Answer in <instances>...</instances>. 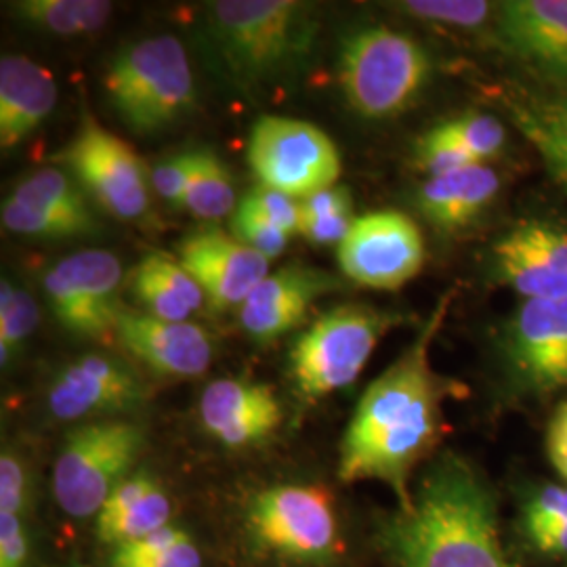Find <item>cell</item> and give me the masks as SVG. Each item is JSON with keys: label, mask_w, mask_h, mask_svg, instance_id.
Returning <instances> with one entry per match:
<instances>
[{"label": "cell", "mask_w": 567, "mask_h": 567, "mask_svg": "<svg viewBox=\"0 0 567 567\" xmlns=\"http://www.w3.org/2000/svg\"><path fill=\"white\" fill-rule=\"evenodd\" d=\"M353 221V200L341 185L299 200V234L311 244L339 246Z\"/></svg>", "instance_id": "f1b7e54d"}, {"label": "cell", "mask_w": 567, "mask_h": 567, "mask_svg": "<svg viewBox=\"0 0 567 567\" xmlns=\"http://www.w3.org/2000/svg\"><path fill=\"white\" fill-rule=\"evenodd\" d=\"M508 121L522 133L567 198V89L515 82L503 93Z\"/></svg>", "instance_id": "44dd1931"}, {"label": "cell", "mask_w": 567, "mask_h": 567, "mask_svg": "<svg viewBox=\"0 0 567 567\" xmlns=\"http://www.w3.org/2000/svg\"><path fill=\"white\" fill-rule=\"evenodd\" d=\"M41 320V309L34 297L9 278L0 282V362L13 364L23 344L34 334Z\"/></svg>", "instance_id": "f546056e"}, {"label": "cell", "mask_w": 567, "mask_h": 567, "mask_svg": "<svg viewBox=\"0 0 567 567\" xmlns=\"http://www.w3.org/2000/svg\"><path fill=\"white\" fill-rule=\"evenodd\" d=\"M494 358L515 398L567 389V297L519 301L494 334Z\"/></svg>", "instance_id": "ba28073f"}, {"label": "cell", "mask_w": 567, "mask_h": 567, "mask_svg": "<svg viewBox=\"0 0 567 567\" xmlns=\"http://www.w3.org/2000/svg\"><path fill=\"white\" fill-rule=\"evenodd\" d=\"M534 547L547 555H555V557H564L567 555V524L561 526L538 527L527 532Z\"/></svg>", "instance_id": "7bdbcfd3"}, {"label": "cell", "mask_w": 567, "mask_h": 567, "mask_svg": "<svg viewBox=\"0 0 567 567\" xmlns=\"http://www.w3.org/2000/svg\"><path fill=\"white\" fill-rule=\"evenodd\" d=\"M128 288L142 305L143 311L158 320L187 322L192 313V309L185 305L182 297L175 290H171L143 261L133 269L128 278Z\"/></svg>", "instance_id": "836d02e7"}, {"label": "cell", "mask_w": 567, "mask_h": 567, "mask_svg": "<svg viewBox=\"0 0 567 567\" xmlns=\"http://www.w3.org/2000/svg\"><path fill=\"white\" fill-rule=\"evenodd\" d=\"M30 468L20 454L11 447H2L0 454V515H16L21 513L30 503Z\"/></svg>", "instance_id": "8d00e7d4"}, {"label": "cell", "mask_w": 567, "mask_h": 567, "mask_svg": "<svg viewBox=\"0 0 567 567\" xmlns=\"http://www.w3.org/2000/svg\"><path fill=\"white\" fill-rule=\"evenodd\" d=\"M44 295L65 332L86 341L114 339L124 305L121 259L107 250H79L44 274Z\"/></svg>", "instance_id": "8fae6325"}, {"label": "cell", "mask_w": 567, "mask_h": 567, "mask_svg": "<svg viewBox=\"0 0 567 567\" xmlns=\"http://www.w3.org/2000/svg\"><path fill=\"white\" fill-rule=\"evenodd\" d=\"M200 421L224 446H255L280 426L282 405L276 391L265 383L219 379L203 391Z\"/></svg>", "instance_id": "ffe728a7"}, {"label": "cell", "mask_w": 567, "mask_h": 567, "mask_svg": "<svg viewBox=\"0 0 567 567\" xmlns=\"http://www.w3.org/2000/svg\"><path fill=\"white\" fill-rule=\"evenodd\" d=\"M248 527L257 543L290 559H328L339 540L332 494L322 486H276L255 496Z\"/></svg>", "instance_id": "7c38bea8"}, {"label": "cell", "mask_w": 567, "mask_h": 567, "mask_svg": "<svg viewBox=\"0 0 567 567\" xmlns=\"http://www.w3.org/2000/svg\"><path fill=\"white\" fill-rule=\"evenodd\" d=\"M103 89L122 124L137 135L161 133L196 105L189 58L168 34L122 47L103 74Z\"/></svg>", "instance_id": "5b68a950"}, {"label": "cell", "mask_w": 567, "mask_h": 567, "mask_svg": "<svg viewBox=\"0 0 567 567\" xmlns=\"http://www.w3.org/2000/svg\"><path fill=\"white\" fill-rule=\"evenodd\" d=\"M398 13L414 20L431 21L458 30H482L489 21L496 23L501 2L486 0H405L391 4Z\"/></svg>", "instance_id": "4dcf8cb0"}, {"label": "cell", "mask_w": 567, "mask_h": 567, "mask_svg": "<svg viewBox=\"0 0 567 567\" xmlns=\"http://www.w3.org/2000/svg\"><path fill=\"white\" fill-rule=\"evenodd\" d=\"M404 316L368 303L332 307L299 334L288 353V372L305 402L355 383L374 349Z\"/></svg>", "instance_id": "8992f818"}, {"label": "cell", "mask_w": 567, "mask_h": 567, "mask_svg": "<svg viewBox=\"0 0 567 567\" xmlns=\"http://www.w3.org/2000/svg\"><path fill=\"white\" fill-rule=\"evenodd\" d=\"M150 400L135 365L118 355L86 353L63 365L47 391L49 414L60 423L122 419Z\"/></svg>", "instance_id": "5bb4252c"}, {"label": "cell", "mask_w": 567, "mask_h": 567, "mask_svg": "<svg viewBox=\"0 0 567 567\" xmlns=\"http://www.w3.org/2000/svg\"><path fill=\"white\" fill-rule=\"evenodd\" d=\"M339 282L311 265H284L269 274L238 309L244 332L259 343H271L303 324L309 309Z\"/></svg>", "instance_id": "d6986e66"}, {"label": "cell", "mask_w": 567, "mask_h": 567, "mask_svg": "<svg viewBox=\"0 0 567 567\" xmlns=\"http://www.w3.org/2000/svg\"><path fill=\"white\" fill-rule=\"evenodd\" d=\"M414 163L426 177H442L475 163L471 154L446 128L444 122L431 126L414 143Z\"/></svg>", "instance_id": "d6a6232c"}, {"label": "cell", "mask_w": 567, "mask_h": 567, "mask_svg": "<svg viewBox=\"0 0 567 567\" xmlns=\"http://www.w3.org/2000/svg\"><path fill=\"white\" fill-rule=\"evenodd\" d=\"M501 192V175L489 164H473L442 177H426L416 206L429 224L456 234L477 224Z\"/></svg>", "instance_id": "7402d4cb"}, {"label": "cell", "mask_w": 567, "mask_h": 567, "mask_svg": "<svg viewBox=\"0 0 567 567\" xmlns=\"http://www.w3.org/2000/svg\"><path fill=\"white\" fill-rule=\"evenodd\" d=\"M344 278L374 290H398L412 282L426 259L425 238L412 217L400 210H372L355 217L337 246Z\"/></svg>", "instance_id": "4fadbf2b"}, {"label": "cell", "mask_w": 567, "mask_h": 567, "mask_svg": "<svg viewBox=\"0 0 567 567\" xmlns=\"http://www.w3.org/2000/svg\"><path fill=\"white\" fill-rule=\"evenodd\" d=\"M177 261L200 286L206 303L215 311L240 309L269 276V259L219 227L187 234L177 244Z\"/></svg>", "instance_id": "2e32d148"}, {"label": "cell", "mask_w": 567, "mask_h": 567, "mask_svg": "<svg viewBox=\"0 0 567 567\" xmlns=\"http://www.w3.org/2000/svg\"><path fill=\"white\" fill-rule=\"evenodd\" d=\"M114 341L122 351L156 374L173 379L200 377L213 362L215 344L203 326L166 322L145 311L122 309Z\"/></svg>", "instance_id": "ac0fdd59"}, {"label": "cell", "mask_w": 567, "mask_h": 567, "mask_svg": "<svg viewBox=\"0 0 567 567\" xmlns=\"http://www.w3.org/2000/svg\"><path fill=\"white\" fill-rule=\"evenodd\" d=\"M526 529L567 524V486L540 487L526 505Z\"/></svg>", "instance_id": "f35d334b"}, {"label": "cell", "mask_w": 567, "mask_h": 567, "mask_svg": "<svg viewBox=\"0 0 567 567\" xmlns=\"http://www.w3.org/2000/svg\"><path fill=\"white\" fill-rule=\"evenodd\" d=\"M30 536L20 517L0 515V567H28Z\"/></svg>", "instance_id": "60d3db41"}, {"label": "cell", "mask_w": 567, "mask_h": 567, "mask_svg": "<svg viewBox=\"0 0 567 567\" xmlns=\"http://www.w3.org/2000/svg\"><path fill=\"white\" fill-rule=\"evenodd\" d=\"M189 177V152L171 156L150 171L152 189L166 203L183 206Z\"/></svg>", "instance_id": "ab89813d"}, {"label": "cell", "mask_w": 567, "mask_h": 567, "mask_svg": "<svg viewBox=\"0 0 567 567\" xmlns=\"http://www.w3.org/2000/svg\"><path fill=\"white\" fill-rule=\"evenodd\" d=\"M246 210L264 217L265 221L280 227L288 236L299 231V200L269 187H255L238 204Z\"/></svg>", "instance_id": "74e56055"}, {"label": "cell", "mask_w": 567, "mask_h": 567, "mask_svg": "<svg viewBox=\"0 0 567 567\" xmlns=\"http://www.w3.org/2000/svg\"><path fill=\"white\" fill-rule=\"evenodd\" d=\"M433 79V55L412 34L383 23L347 37L337 61L344 102L362 118L391 121L423 95Z\"/></svg>", "instance_id": "277c9868"}, {"label": "cell", "mask_w": 567, "mask_h": 567, "mask_svg": "<svg viewBox=\"0 0 567 567\" xmlns=\"http://www.w3.org/2000/svg\"><path fill=\"white\" fill-rule=\"evenodd\" d=\"M145 431L128 419H103L74 426L53 465V496L70 517H97L105 501L133 475Z\"/></svg>", "instance_id": "52a82bcc"}, {"label": "cell", "mask_w": 567, "mask_h": 567, "mask_svg": "<svg viewBox=\"0 0 567 567\" xmlns=\"http://www.w3.org/2000/svg\"><path fill=\"white\" fill-rule=\"evenodd\" d=\"M58 84L49 70L25 55L0 60V145L13 150L49 118Z\"/></svg>", "instance_id": "603a6c76"}, {"label": "cell", "mask_w": 567, "mask_h": 567, "mask_svg": "<svg viewBox=\"0 0 567 567\" xmlns=\"http://www.w3.org/2000/svg\"><path fill=\"white\" fill-rule=\"evenodd\" d=\"M79 567H84V566H79Z\"/></svg>", "instance_id": "ee69618b"}, {"label": "cell", "mask_w": 567, "mask_h": 567, "mask_svg": "<svg viewBox=\"0 0 567 567\" xmlns=\"http://www.w3.org/2000/svg\"><path fill=\"white\" fill-rule=\"evenodd\" d=\"M248 164L264 187L303 200L334 187L343 163L320 126L299 118L261 116L248 137Z\"/></svg>", "instance_id": "9c48e42d"}, {"label": "cell", "mask_w": 567, "mask_h": 567, "mask_svg": "<svg viewBox=\"0 0 567 567\" xmlns=\"http://www.w3.org/2000/svg\"><path fill=\"white\" fill-rule=\"evenodd\" d=\"M236 189L221 158L208 150L189 152V177L183 208L203 221H219L234 213Z\"/></svg>", "instance_id": "4316f807"}, {"label": "cell", "mask_w": 567, "mask_h": 567, "mask_svg": "<svg viewBox=\"0 0 567 567\" xmlns=\"http://www.w3.org/2000/svg\"><path fill=\"white\" fill-rule=\"evenodd\" d=\"M447 131L463 143L475 163L489 164L507 150L508 135L505 124L492 114L468 112L463 116L444 121Z\"/></svg>", "instance_id": "1f68e13d"}, {"label": "cell", "mask_w": 567, "mask_h": 567, "mask_svg": "<svg viewBox=\"0 0 567 567\" xmlns=\"http://www.w3.org/2000/svg\"><path fill=\"white\" fill-rule=\"evenodd\" d=\"M547 454L550 465L567 482V400L555 408L548 421Z\"/></svg>", "instance_id": "b9f144b4"}, {"label": "cell", "mask_w": 567, "mask_h": 567, "mask_svg": "<svg viewBox=\"0 0 567 567\" xmlns=\"http://www.w3.org/2000/svg\"><path fill=\"white\" fill-rule=\"evenodd\" d=\"M168 519V494L147 471H135L105 501L95 517V529L105 545L121 547L163 529Z\"/></svg>", "instance_id": "cb8c5ba5"}, {"label": "cell", "mask_w": 567, "mask_h": 567, "mask_svg": "<svg viewBox=\"0 0 567 567\" xmlns=\"http://www.w3.org/2000/svg\"><path fill=\"white\" fill-rule=\"evenodd\" d=\"M231 234L248 248H252L255 252L264 255L265 259H269V261L282 257L288 240H290V236L280 227L265 221L264 217L246 210L243 206H238L234 210Z\"/></svg>", "instance_id": "d590c367"}, {"label": "cell", "mask_w": 567, "mask_h": 567, "mask_svg": "<svg viewBox=\"0 0 567 567\" xmlns=\"http://www.w3.org/2000/svg\"><path fill=\"white\" fill-rule=\"evenodd\" d=\"M494 25L532 81L567 89V0H505Z\"/></svg>", "instance_id": "e0dca14e"}, {"label": "cell", "mask_w": 567, "mask_h": 567, "mask_svg": "<svg viewBox=\"0 0 567 567\" xmlns=\"http://www.w3.org/2000/svg\"><path fill=\"white\" fill-rule=\"evenodd\" d=\"M60 163L82 192L112 217L133 221L147 213L152 189L147 166L128 143L97 118L82 116L74 140L61 152Z\"/></svg>", "instance_id": "30bf717a"}, {"label": "cell", "mask_w": 567, "mask_h": 567, "mask_svg": "<svg viewBox=\"0 0 567 567\" xmlns=\"http://www.w3.org/2000/svg\"><path fill=\"white\" fill-rule=\"evenodd\" d=\"M398 567H513L480 473L456 454L435 461L385 529Z\"/></svg>", "instance_id": "7a4b0ae2"}, {"label": "cell", "mask_w": 567, "mask_h": 567, "mask_svg": "<svg viewBox=\"0 0 567 567\" xmlns=\"http://www.w3.org/2000/svg\"><path fill=\"white\" fill-rule=\"evenodd\" d=\"M112 567H203V557L187 532L168 524L142 540L114 547Z\"/></svg>", "instance_id": "83f0119b"}, {"label": "cell", "mask_w": 567, "mask_h": 567, "mask_svg": "<svg viewBox=\"0 0 567 567\" xmlns=\"http://www.w3.org/2000/svg\"><path fill=\"white\" fill-rule=\"evenodd\" d=\"M11 196L44 215H51L63 224L76 227L82 238L102 231V225L97 221L81 185L70 179L60 168H41L28 175L16 185Z\"/></svg>", "instance_id": "d4e9b609"}, {"label": "cell", "mask_w": 567, "mask_h": 567, "mask_svg": "<svg viewBox=\"0 0 567 567\" xmlns=\"http://www.w3.org/2000/svg\"><path fill=\"white\" fill-rule=\"evenodd\" d=\"M11 11L32 30L55 37H84L102 30L114 7L105 0H20L11 4Z\"/></svg>", "instance_id": "484cf974"}, {"label": "cell", "mask_w": 567, "mask_h": 567, "mask_svg": "<svg viewBox=\"0 0 567 567\" xmlns=\"http://www.w3.org/2000/svg\"><path fill=\"white\" fill-rule=\"evenodd\" d=\"M320 21L301 0H219L204 4L198 41L210 68L240 93L295 76L311 60Z\"/></svg>", "instance_id": "3957f363"}, {"label": "cell", "mask_w": 567, "mask_h": 567, "mask_svg": "<svg viewBox=\"0 0 567 567\" xmlns=\"http://www.w3.org/2000/svg\"><path fill=\"white\" fill-rule=\"evenodd\" d=\"M0 219L4 229L28 236V238H42V240H65V238H82L81 231L70 224L44 215L41 210L16 200L13 196L4 198L0 206Z\"/></svg>", "instance_id": "e575fe53"}, {"label": "cell", "mask_w": 567, "mask_h": 567, "mask_svg": "<svg viewBox=\"0 0 567 567\" xmlns=\"http://www.w3.org/2000/svg\"><path fill=\"white\" fill-rule=\"evenodd\" d=\"M489 269L522 301L567 297V227L547 219L508 227L492 244Z\"/></svg>", "instance_id": "9a60e30c"}, {"label": "cell", "mask_w": 567, "mask_h": 567, "mask_svg": "<svg viewBox=\"0 0 567 567\" xmlns=\"http://www.w3.org/2000/svg\"><path fill=\"white\" fill-rule=\"evenodd\" d=\"M450 299L440 301L414 343L368 385L341 442L339 477L347 484L381 482L398 494L402 508L412 503L408 482L414 466L444 433V402L456 393L454 381L431 362Z\"/></svg>", "instance_id": "6da1fadb"}]
</instances>
